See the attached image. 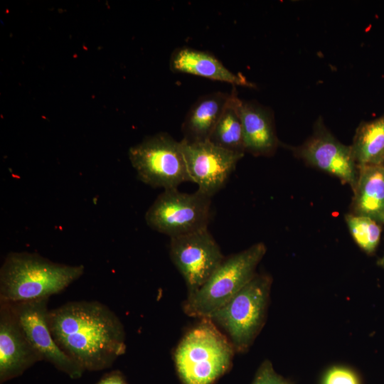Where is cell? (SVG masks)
<instances>
[{
  "instance_id": "obj_1",
  "label": "cell",
  "mask_w": 384,
  "mask_h": 384,
  "mask_svg": "<svg viewBox=\"0 0 384 384\" xmlns=\"http://www.w3.org/2000/svg\"><path fill=\"white\" fill-rule=\"evenodd\" d=\"M48 321L57 345L84 371L108 368L126 351L122 323L99 302H68L49 310Z\"/></svg>"
},
{
  "instance_id": "obj_2",
  "label": "cell",
  "mask_w": 384,
  "mask_h": 384,
  "mask_svg": "<svg viewBox=\"0 0 384 384\" xmlns=\"http://www.w3.org/2000/svg\"><path fill=\"white\" fill-rule=\"evenodd\" d=\"M83 272L82 265L59 264L27 252H10L0 270V301L48 299L65 289Z\"/></svg>"
},
{
  "instance_id": "obj_3",
  "label": "cell",
  "mask_w": 384,
  "mask_h": 384,
  "mask_svg": "<svg viewBox=\"0 0 384 384\" xmlns=\"http://www.w3.org/2000/svg\"><path fill=\"white\" fill-rule=\"evenodd\" d=\"M235 353L227 336L203 318L183 336L174 358L183 384H213L230 369Z\"/></svg>"
},
{
  "instance_id": "obj_4",
  "label": "cell",
  "mask_w": 384,
  "mask_h": 384,
  "mask_svg": "<svg viewBox=\"0 0 384 384\" xmlns=\"http://www.w3.org/2000/svg\"><path fill=\"white\" fill-rule=\"evenodd\" d=\"M262 242L224 258L208 279L183 303L184 313L199 319L210 318L227 304L256 275V268L265 256Z\"/></svg>"
},
{
  "instance_id": "obj_5",
  "label": "cell",
  "mask_w": 384,
  "mask_h": 384,
  "mask_svg": "<svg viewBox=\"0 0 384 384\" xmlns=\"http://www.w3.org/2000/svg\"><path fill=\"white\" fill-rule=\"evenodd\" d=\"M272 277L257 274L210 319L227 334L235 352H247L262 329L267 315Z\"/></svg>"
},
{
  "instance_id": "obj_6",
  "label": "cell",
  "mask_w": 384,
  "mask_h": 384,
  "mask_svg": "<svg viewBox=\"0 0 384 384\" xmlns=\"http://www.w3.org/2000/svg\"><path fill=\"white\" fill-rule=\"evenodd\" d=\"M129 159L139 179L151 187L177 188L189 181L181 141L164 132L131 146Z\"/></svg>"
},
{
  "instance_id": "obj_7",
  "label": "cell",
  "mask_w": 384,
  "mask_h": 384,
  "mask_svg": "<svg viewBox=\"0 0 384 384\" xmlns=\"http://www.w3.org/2000/svg\"><path fill=\"white\" fill-rule=\"evenodd\" d=\"M210 199L198 191L187 193L177 188L164 190L146 212V223L170 238L206 228Z\"/></svg>"
},
{
  "instance_id": "obj_8",
  "label": "cell",
  "mask_w": 384,
  "mask_h": 384,
  "mask_svg": "<svg viewBox=\"0 0 384 384\" xmlns=\"http://www.w3.org/2000/svg\"><path fill=\"white\" fill-rule=\"evenodd\" d=\"M169 254L188 294L198 289L225 258L208 228L170 238Z\"/></svg>"
},
{
  "instance_id": "obj_9",
  "label": "cell",
  "mask_w": 384,
  "mask_h": 384,
  "mask_svg": "<svg viewBox=\"0 0 384 384\" xmlns=\"http://www.w3.org/2000/svg\"><path fill=\"white\" fill-rule=\"evenodd\" d=\"M48 299L46 298L7 303L41 361L49 362L71 378H79L84 370L59 348L51 334L48 321Z\"/></svg>"
},
{
  "instance_id": "obj_10",
  "label": "cell",
  "mask_w": 384,
  "mask_h": 384,
  "mask_svg": "<svg viewBox=\"0 0 384 384\" xmlns=\"http://www.w3.org/2000/svg\"><path fill=\"white\" fill-rule=\"evenodd\" d=\"M189 181L198 190L212 197L226 183L245 154L219 147L209 141L188 142L181 140Z\"/></svg>"
},
{
  "instance_id": "obj_11",
  "label": "cell",
  "mask_w": 384,
  "mask_h": 384,
  "mask_svg": "<svg viewBox=\"0 0 384 384\" xmlns=\"http://www.w3.org/2000/svg\"><path fill=\"white\" fill-rule=\"evenodd\" d=\"M293 151L307 164L337 177L352 190L355 188L358 166L351 147L334 137L321 119L315 123L311 136Z\"/></svg>"
},
{
  "instance_id": "obj_12",
  "label": "cell",
  "mask_w": 384,
  "mask_h": 384,
  "mask_svg": "<svg viewBox=\"0 0 384 384\" xmlns=\"http://www.w3.org/2000/svg\"><path fill=\"white\" fill-rule=\"evenodd\" d=\"M41 361L20 326L9 303L0 301V382L23 374Z\"/></svg>"
},
{
  "instance_id": "obj_13",
  "label": "cell",
  "mask_w": 384,
  "mask_h": 384,
  "mask_svg": "<svg viewBox=\"0 0 384 384\" xmlns=\"http://www.w3.org/2000/svg\"><path fill=\"white\" fill-rule=\"evenodd\" d=\"M237 108L242 126L245 152L255 156H272L279 145V140L271 110L239 97Z\"/></svg>"
},
{
  "instance_id": "obj_14",
  "label": "cell",
  "mask_w": 384,
  "mask_h": 384,
  "mask_svg": "<svg viewBox=\"0 0 384 384\" xmlns=\"http://www.w3.org/2000/svg\"><path fill=\"white\" fill-rule=\"evenodd\" d=\"M169 68L174 73L189 74L227 82L233 86L254 87L241 74H235L210 52L183 46L176 48L169 59Z\"/></svg>"
},
{
  "instance_id": "obj_15",
  "label": "cell",
  "mask_w": 384,
  "mask_h": 384,
  "mask_svg": "<svg viewBox=\"0 0 384 384\" xmlns=\"http://www.w3.org/2000/svg\"><path fill=\"white\" fill-rule=\"evenodd\" d=\"M231 92H214L200 97L191 107L181 125L183 140L208 141L227 106Z\"/></svg>"
},
{
  "instance_id": "obj_16",
  "label": "cell",
  "mask_w": 384,
  "mask_h": 384,
  "mask_svg": "<svg viewBox=\"0 0 384 384\" xmlns=\"http://www.w3.org/2000/svg\"><path fill=\"white\" fill-rule=\"evenodd\" d=\"M353 191L352 213L384 225V165L358 166Z\"/></svg>"
},
{
  "instance_id": "obj_17",
  "label": "cell",
  "mask_w": 384,
  "mask_h": 384,
  "mask_svg": "<svg viewBox=\"0 0 384 384\" xmlns=\"http://www.w3.org/2000/svg\"><path fill=\"white\" fill-rule=\"evenodd\" d=\"M351 147L358 166L384 165V114L362 122Z\"/></svg>"
},
{
  "instance_id": "obj_18",
  "label": "cell",
  "mask_w": 384,
  "mask_h": 384,
  "mask_svg": "<svg viewBox=\"0 0 384 384\" xmlns=\"http://www.w3.org/2000/svg\"><path fill=\"white\" fill-rule=\"evenodd\" d=\"M238 97L237 90L233 86L230 100L208 141L228 151L245 154L242 126L237 108Z\"/></svg>"
},
{
  "instance_id": "obj_19",
  "label": "cell",
  "mask_w": 384,
  "mask_h": 384,
  "mask_svg": "<svg viewBox=\"0 0 384 384\" xmlns=\"http://www.w3.org/2000/svg\"><path fill=\"white\" fill-rule=\"evenodd\" d=\"M345 220L358 246L366 253L373 254L380 240V224L370 218L353 213L346 215Z\"/></svg>"
},
{
  "instance_id": "obj_20",
  "label": "cell",
  "mask_w": 384,
  "mask_h": 384,
  "mask_svg": "<svg viewBox=\"0 0 384 384\" xmlns=\"http://www.w3.org/2000/svg\"><path fill=\"white\" fill-rule=\"evenodd\" d=\"M319 384H362L356 370L346 366L334 365L323 373Z\"/></svg>"
},
{
  "instance_id": "obj_21",
  "label": "cell",
  "mask_w": 384,
  "mask_h": 384,
  "mask_svg": "<svg viewBox=\"0 0 384 384\" xmlns=\"http://www.w3.org/2000/svg\"><path fill=\"white\" fill-rule=\"evenodd\" d=\"M252 384H294L278 374L269 360H265L258 368Z\"/></svg>"
},
{
  "instance_id": "obj_22",
  "label": "cell",
  "mask_w": 384,
  "mask_h": 384,
  "mask_svg": "<svg viewBox=\"0 0 384 384\" xmlns=\"http://www.w3.org/2000/svg\"><path fill=\"white\" fill-rule=\"evenodd\" d=\"M96 384H127L124 375L119 370L105 374Z\"/></svg>"
},
{
  "instance_id": "obj_23",
  "label": "cell",
  "mask_w": 384,
  "mask_h": 384,
  "mask_svg": "<svg viewBox=\"0 0 384 384\" xmlns=\"http://www.w3.org/2000/svg\"><path fill=\"white\" fill-rule=\"evenodd\" d=\"M378 265L384 268V255L378 260Z\"/></svg>"
}]
</instances>
